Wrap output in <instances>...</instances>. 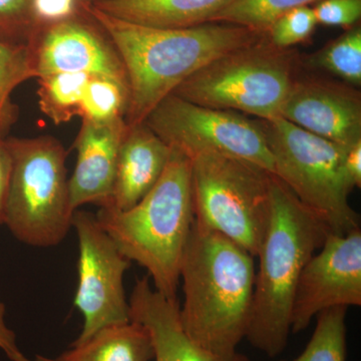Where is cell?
Masks as SVG:
<instances>
[{"label": "cell", "instance_id": "cell-1", "mask_svg": "<svg viewBox=\"0 0 361 361\" xmlns=\"http://www.w3.org/2000/svg\"><path fill=\"white\" fill-rule=\"evenodd\" d=\"M84 7L115 44L125 66L129 127L144 123L164 99L211 61L267 35L225 23L178 30L151 27L120 20L90 2Z\"/></svg>", "mask_w": 361, "mask_h": 361}, {"label": "cell", "instance_id": "cell-2", "mask_svg": "<svg viewBox=\"0 0 361 361\" xmlns=\"http://www.w3.org/2000/svg\"><path fill=\"white\" fill-rule=\"evenodd\" d=\"M255 273L249 252L194 222L180 264V319L195 343L221 356L238 353L250 324Z\"/></svg>", "mask_w": 361, "mask_h": 361}, {"label": "cell", "instance_id": "cell-3", "mask_svg": "<svg viewBox=\"0 0 361 361\" xmlns=\"http://www.w3.org/2000/svg\"><path fill=\"white\" fill-rule=\"evenodd\" d=\"M330 233L278 178L271 180L270 218L257 256L246 338L269 357L286 348L297 284Z\"/></svg>", "mask_w": 361, "mask_h": 361}, {"label": "cell", "instance_id": "cell-4", "mask_svg": "<svg viewBox=\"0 0 361 361\" xmlns=\"http://www.w3.org/2000/svg\"><path fill=\"white\" fill-rule=\"evenodd\" d=\"M96 216L118 251L148 271L156 290L177 299L194 224L191 160L172 149L160 180L141 201L128 210L99 208Z\"/></svg>", "mask_w": 361, "mask_h": 361}, {"label": "cell", "instance_id": "cell-5", "mask_svg": "<svg viewBox=\"0 0 361 361\" xmlns=\"http://www.w3.org/2000/svg\"><path fill=\"white\" fill-rule=\"evenodd\" d=\"M301 68L302 58L295 49L275 47L266 35L211 61L172 94L208 108L271 120L279 118Z\"/></svg>", "mask_w": 361, "mask_h": 361}, {"label": "cell", "instance_id": "cell-6", "mask_svg": "<svg viewBox=\"0 0 361 361\" xmlns=\"http://www.w3.org/2000/svg\"><path fill=\"white\" fill-rule=\"evenodd\" d=\"M13 158L4 224L23 243L59 245L71 228L66 152L51 135L6 137Z\"/></svg>", "mask_w": 361, "mask_h": 361}, {"label": "cell", "instance_id": "cell-7", "mask_svg": "<svg viewBox=\"0 0 361 361\" xmlns=\"http://www.w3.org/2000/svg\"><path fill=\"white\" fill-rule=\"evenodd\" d=\"M274 161V176L297 200L334 234L360 228V214L349 204L353 188L343 158L348 147L327 141L281 116L259 120Z\"/></svg>", "mask_w": 361, "mask_h": 361}, {"label": "cell", "instance_id": "cell-8", "mask_svg": "<svg viewBox=\"0 0 361 361\" xmlns=\"http://www.w3.org/2000/svg\"><path fill=\"white\" fill-rule=\"evenodd\" d=\"M191 171L195 224L222 234L256 257L269 222L273 175L218 155L196 157Z\"/></svg>", "mask_w": 361, "mask_h": 361}, {"label": "cell", "instance_id": "cell-9", "mask_svg": "<svg viewBox=\"0 0 361 361\" xmlns=\"http://www.w3.org/2000/svg\"><path fill=\"white\" fill-rule=\"evenodd\" d=\"M145 123L171 149L190 160L202 155L228 157L274 175L272 154L257 118L170 94L152 111Z\"/></svg>", "mask_w": 361, "mask_h": 361}, {"label": "cell", "instance_id": "cell-10", "mask_svg": "<svg viewBox=\"0 0 361 361\" xmlns=\"http://www.w3.org/2000/svg\"><path fill=\"white\" fill-rule=\"evenodd\" d=\"M71 227L78 240V282L75 305L84 318L73 344L82 343L99 330L130 322L123 277L130 261L118 251L97 216L75 210Z\"/></svg>", "mask_w": 361, "mask_h": 361}, {"label": "cell", "instance_id": "cell-11", "mask_svg": "<svg viewBox=\"0 0 361 361\" xmlns=\"http://www.w3.org/2000/svg\"><path fill=\"white\" fill-rule=\"evenodd\" d=\"M360 305V228L343 235L329 233L301 272L292 304L291 332L303 331L329 308Z\"/></svg>", "mask_w": 361, "mask_h": 361}, {"label": "cell", "instance_id": "cell-12", "mask_svg": "<svg viewBox=\"0 0 361 361\" xmlns=\"http://www.w3.org/2000/svg\"><path fill=\"white\" fill-rule=\"evenodd\" d=\"M27 49L35 80L52 73H82L128 85L125 66L109 35L77 18L35 28Z\"/></svg>", "mask_w": 361, "mask_h": 361}, {"label": "cell", "instance_id": "cell-13", "mask_svg": "<svg viewBox=\"0 0 361 361\" xmlns=\"http://www.w3.org/2000/svg\"><path fill=\"white\" fill-rule=\"evenodd\" d=\"M280 116L305 132L343 147L361 142V92L338 80L298 75Z\"/></svg>", "mask_w": 361, "mask_h": 361}, {"label": "cell", "instance_id": "cell-14", "mask_svg": "<svg viewBox=\"0 0 361 361\" xmlns=\"http://www.w3.org/2000/svg\"><path fill=\"white\" fill-rule=\"evenodd\" d=\"M128 125L125 118L96 123L82 121L75 141L77 164L70 179L73 211L87 204L108 206L115 180L118 151Z\"/></svg>", "mask_w": 361, "mask_h": 361}, {"label": "cell", "instance_id": "cell-15", "mask_svg": "<svg viewBox=\"0 0 361 361\" xmlns=\"http://www.w3.org/2000/svg\"><path fill=\"white\" fill-rule=\"evenodd\" d=\"M129 304L130 320L149 332L155 361H250L242 353L221 356L195 343L183 329L177 299L157 291L148 278L137 280Z\"/></svg>", "mask_w": 361, "mask_h": 361}, {"label": "cell", "instance_id": "cell-16", "mask_svg": "<svg viewBox=\"0 0 361 361\" xmlns=\"http://www.w3.org/2000/svg\"><path fill=\"white\" fill-rule=\"evenodd\" d=\"M172 149L146 123L128 126L118 151L115 180L108 206L123 211L132 208L160 180Z\"/></svg>", "mask_w": 361, "mask_h": 361}, {"label": "cell", "instance_id": "cell-17", "mask_svg": "<svg viewBox=\"0 0 361 361\" xmlns=\"http://www.w3.org/2000/svg\"><path fill=\"white\" fill-rule=\"evenodd\" d=\"M235 0H99L92 6L129 23L151 27L190 28L205 25Z\"/></svg>", "mask_w": 361, "mask_h": 361}, {"label": "cell", "instance_id": "cell-18", "mask_svg": "<svg viewBox=\"0 0 361 361\" xmlns=\"http://www.w3.org/2000/svg\"><path fill=\"white\" fill-rule=\"evenodd\" d=\"M68 361H149L154 358L149 332L133 322L99 330L82 343L73 344L61 356Z\"/></svg>", "mask_w": 361, "mask_h": 361}, {"label": "cell", "instance_id": "cell-19", "mask_svg": "<svg viewBox=\"0 0 361 361\" xmlns=\"http://www.w3.org/2000/svg\"><path fill=\"white\" fill-rule=\"evenodd\" d=\"M90 77L82 73H59L37 78L40 111L56 125L80 116Z\"/></svg>", "mask_w": 361, "mask_h": 361}, {"label": "cell", "instance_id": "cell-20", "mask_svg": "<svg viewBox=\"0 0 361 361\" xmlns=\"http://www.w3.org/2000/svg\"><path fill=\"white\" fill-rule=\"evenodd\" d=\"M307 70L322 71L346 84L361 85V27L353 26L320 51L302 59Z\"/></svg>", "mask_w": 361, "mask_h": 361}, {"label": "cell", "instance_id": "cell-21", "mask_svg": "<svg viewBox=\"0 0 361 361\" xmlns=\"http://www.w3.org/2000/svg\"><path fill=\"white\" fill-rule=\"evenodd\" d=\"M37 78L27 45L0 42V135L6 137L18 120V106L13 94L23 82Z\"/></svg>", "mask_w": 361, "mask_h": 361}, {"label": "cell", "instance_id": "cell-22", "mask_svg": "<svg viewBox=\"0 0 361 361\" xmlns=\"http://www.w3.org/2000/svg\"><path fill=\"white\" fill-rule=\"evenodd\" d=\"M128 101L127 85L113 78L90 75L82 97L80 118L96 123L125 118Z\"/></svg>", "mask_w": 361, "mask_h": 361}, {"label": "cell", "instance_id": "cell-23", "mask_svg": "<svg viewBox=\"0 0 361 361\" xmlns=\"http://www.w3.org/2000/svg\"><path fill=\"white\" fill-rule=\"evenodd\" d=\"M346 312L348 307H334L316 316L310 341L292 361H346Z\"/></svg>", "mask_w": 361, "mask_h": 361}, {"label": "cell", "instance_id": "cell-24", "mask_svg": "<svg viewBox=\"0 0 361 361\" xmlns=\"http://www.w3.org/2000/svg\"><path fill=\"white\" fill-rule=\"evenodd\" d=\"M319 1L322 0H235L211 23H231L267 33L280 16L297 7L310 6Z\"/></svg>", "mask_w": 361, "mask_h": 361}, {"label": "cell", "instance_id": "cell-25", "mask_svg": "<svg viewBox=\"0 0 361 361\" xmlns=\"http://www.w3.org/2000/svg\"><path fill=\"white\" fill-rule=\"evenodd\" d=\"M317 25L312 7H297L273 23L267 32L268 39L275 47L293 49L310 39Z\"/></svg>", "mask_w": 361, "mask_h": 361}, {"label": "cell", "instance_id": "cell-26", "mask_svg": "<svg viewBox=\"0 0 361 361\" xmlns=\"http://www.w3.org/2000/svg\"><path fill=\"white\" fill-rule=\"evenodd\" d=\"M30 0H0V42L27 45L35 32Z\"/></svg>", "mask_w": 361, "mask_h": 361}, {"label": "cell", "instance_id": "cell-27", "mask_svg": "<svg viewBox=\"0 0 361 361\" xmlns=\"http://www.w3.org/2000/svg\"><path fill=\"white\" fill-rule=\"evenodd\" d=\"M319 25L350 30L361 18V0H322L312 7Z\"/></svg>", "mask_w": 361, "mask_h": 361}, {"label": "cell", "instance_id": "cell-28", "mask_svg": "<svg viewBox=\"0 0 361 361\" xmlns=\"http://www.w3.org/2000/svg\"><path fill=\"white\" fill-rule=\"evenodd\" d=\"M30 9L35 28L42 27L77 18L78 0H30Z\"/></svg>", "mask_w": 361, "mask_h": 361}, {"label": "cell", "instance_id": "cell-29", "mask_svg": "<svg viewBox=\"0 0 361 361\" xmlns=\"http://www.w3.org/2000/svg\"><path fill=\"white\" fill-rule=\"evenodd\" d=\"M6 137L0 135V225L4 224L7 192L13 168V158Z\"/></svg>", "mask_w": 361, "mask_h": 361}, {"label": "cell", "instance_id": "cell-30", "mask_svg": "<svg viewBox=\"0 0 361 361\" xmlns=\"http://www.w3.org/2000/svg\"><path fill=\"white\" fill-rule=\"evenodd\" d=\"M344 173L353 189L361 186V142L345 149L343 158Z\"/></svg>", "mask_w": 361, "mask_h": 361}, {"label": "cell", "instance_id": "cell-31", "mask_svg": "<svg viewBox=\"0 0 361 361\" xmlns=\"http://www.w3.org/2000/svg\"><path fill=\"white\" fill-rule=\"evenodd\" d=\"M0 349L11 361H20L23 358L16 336L6 322V306L0 301Z\"/></svg>", "mask_w": 361, "mask_h": 361}, {"label": "cell", "instance_id": "cell-32", "mask_svg": "<svg viewBox=\"0 0 361 361\" xmlns=\"http://www.w3.org/2000/svg\"><path fill=\"white\" fill-rule=\"evenodd\" d=\"M20 361H68L61 360V358H58V360H52V358L44 357V356L37 355L35 356V360H30V358L26 357V356L23 355V358Z\"/></svg>", "mask_w": 361, "mask_h": 361}, {"label": "cell", "instance_id": "cell-33", "mask_svg": "<svg viewBox=\"0 0 361 361\" xmlns=\"http://www.w3.org/2000/svg\"><path fill=\"white\" fill-rule=\"evenodd\" d=\"M99 1V0H92V2ZM92 2H90V4H92Z\"/></svg>", "mask_w": 361, "mask_h": 361}]
</instances>
